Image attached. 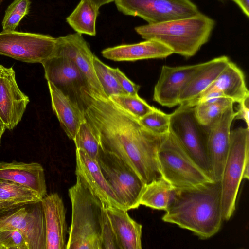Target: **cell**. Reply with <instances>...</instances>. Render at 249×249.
I'll return each mask as SVG.
<instances>
[{
  "mask_svg": "<svg viewBox=\"0 0 249 249\" xmlns=\"http://www.w3.org/2000/svg\"><path fill=\"white\" fill-rule=\"evenodd\" d=\"M68 193L72 213L66 249H101L102 202L77 178Z\"/></svg>",
  "mask_w": 249,
  "mask_h": 249,
  "instance_id": "obj_4",
  "label": "cell"
},
{
  "mask_svg": "<svg viewBox=\"0 0 249 249\" xmlns=\"http://www.w3.org/2000/svg\"><path fill=\"white\" fill-rule=\"evenodd\" d=\"M6 129V128L4 123L0 118V145L1 137Z\"/></svg>",
  "mask_w": 249,
  "mask_h": 249,
  "instance_id": "obj_42",
  "label": "cell"
},
{
  "mask_svg": "<svg viewBox=\"0 0 249 249\" xmlns=\"http://www.w3.org/2000/svg\"><path fill=\"white\" fill-rule=\"evenodd\" d=\"M45 78L77 104L80 89L89 87L84 75L71 59L53 55L41 63Z\"/></svg>",
  "mask_w": 249,
  "mask_h": 249,
  "instance_id": "obj_17",
  "label": "cell"
},
{
  "mask_svg": "<svg viewBox=\"0 0 249 249\" xmlns=\"http://www.w3.org/2000/svg\"><path fill=\"white\" fill-rule=\"evenodd\" d=\"M215 22L199 12L185 18L146 24L135 28L145 40H154L164 44L186 58L195 55L209 40Z\"/></svg>",
  "mask_w": 249,
  "mask_h": 249,
  "instance_id": "obj_3",
  "label": "cell"
},
{
  "mask_svg": "<svg viewBox=\"0 0 249 249\" xmlns=\"http://www.w3.org/2000/svg\"><path fill=\"white\" fill-rule=\"evenodd\" d=\"M121 249H141L142 226L132 219L124 209L105 208Z\"/></svg>",
  "mask_w": 249,
  "mask_h": 249,
  "instance_id": "obj_23",
  "label": "cell"
},
{
  "mask_svg": "<svg viewBox=\"0 0 249 249\" xmlns=\"http://www.w3.org/2000/svg\"><path fill=\"white\" fill-rule=\"evenodd\" d=\"M99 10L88 0H81L73 12L66 18V21L76 33L95 36Z\"/></svg>",
  "mask_w": 249,
  "mask_h": 249,
  "instance_id": "obj_26",
  "label": "cell"
},
{
  "mask_svg": "<svg viewBox=\"0 0 249 249\" xmlns=\"http://www.w3.org/2000/svg\"><path fill=\"white\" fill-rule=\"evenodd\" d=\"M113 70L124 93L131 95H137L140 86L132 82L119 68H113Z\"/></svg>",
  "mask_w": 249,
  "mask_h": 249,
  "instance_id": "obj_36",
  "label": "cell"
},
{
  "mask_svg": "<svg viewBox=\"0 0 249 249\" xmlns=\"http://www.w3.org/2000/svg\"><path fill=\"white\" fill-rule=\"evenodd\" d=\"M101 171L124 208H137L145 184L137 174L115 154L101 147L97 159Z\"/></svg>",
  "mask_w": 249,
  "mask_h": 249,
  "instance_id": "obj_8",
  "label": "cell"
},
{
  "mask_svg": "<svg viewBox=\"0 0 249 249\" xmlns=\"http://www.w3.org/2000/svg\"><path fill=\"white\" fill-rule=\"evenodd\" d=\"M93 66L97 78L108 98L112 95L125 94L111 68L94 55Z\"/></svg>",
  "mask_w": 249,
  "mask_h": 249,
  "instance_id": "obj_29",
  "label": "cell"
},
{
  "mask_svg": "<svg viewBox=\"0 0 249 249\" xmlns=\"http://www.w3.org/2000/svg\"><path fill=\"white\" fill-rule=\"evenodd\" d=\"M76 178L102 202L105 208L114 207L125 210L105 178L96 160L84 150L76 148Z\"/></svg>",
  "mask_w": 249,
  "mask_h": 249,
  "instance_id": "obj_15",
  "label": "cell"
},
{
  "mask_svg": "<svg viewBox=\"0 0 249 249\" xmlns=\"http://www.w3.org/2000/svg\"><path fill=\"white\" fill-rule=\"evenodd\" d=\"M29 102L18 86L12 67L0 65V118L6 129H13L21 121Z\"/></svg>",
  "mask_w": 249,
  "mask_h": 249,
  "instance_id": "obj_16",
  "label": "cell"
},
{
  "mask_svg": "<svg viewBox=\"0 0 249 249\" xmlns=\"http://www.w3.org/2000/svg\"><path fill=\"white\" fill-rule=\"evenodd\" d=\"M230 61L228 57L223 55L205 62L182 91L179 97V104L198 97L213 83Z\"/></svg>",
  "mask_w": 249,
  "mask_h": 249,
  "instance_id": "obj_24",
  "label": "cell"
},
{
  "mask_svg": "<svg viewBox=\"0 0 249 249\" xmlns=\"http://www.w3.org/2000/svg\"><path fill=\"white\" fill-rule=\"evenodd\" d=\"M115 0H88L92 5L99 9L102 6Z\"/></svg>",
  "mask_w": 249,
  "mask_h": 249,
  "instance_id": "obj_40",
  "label": "cell"
},
{
  "mask_svg": "<svg viewBox=\"0 0 249 249\" xmlns=\"http://www.w3.org/2000/svg\"><path fill=\"white\" fill-rule=\"evenodd\" d=\"M30 0H14L8 7L2 21L3 31H13L30 11Z\"/></svg>",
  "mask_w": 249,
  "mask_h": 249,
  "instance_id": "obj_32",
  "label": "cell"
},
{
  "mask_svg": "<svg viewBox=\"0 0 249 249\" xmlns=\"http://www.w3.org/2000/svg\"><path fill=\"white\" fill-rule=\"evenodd\" d=\"M0 178L32 189L42 198L47 195L44 170L39 163L0 162Z\"/></svg>",
  "mask_w": 249,
  "mask_h": 249,
  "instance_id": "obj_20",
  "label": "cell"
},
{
  "mask_svg": "<svg viewBox=\"0 0 249 249\" xmlns=\"http://www.w3.org/2000/svg\"><path fill=\"white\" fill-rule=\"evenodd\" d=\"M179 190L161 177L145 184L140 198V205L166 211Z\"/></svg>",
  "mask_w": 249,
  "mask_h": 249,
  "instance_id": "obj_25",
  "label": "cell"
},
{
  "mask_svg": "<svg viewBox=\"0 0 249 249\" xmlns=\"http://www.w3.org/2000/svg\"><path fill=\"white\" fill-rule=\"evenodd\" d=\"M101 249H121L106 209H104L101 228Z\"/></svg>",
  "mask_w": 249,
  "mask_h": 249,
  "instance_id": "obj_34",
  "label": "cell"
},
{
  "mask_svg": "<svg viewBox=\"0 0 249 249\" xmlns=\"http://www.w3.org/2000/svg\"><path fill=\"white\" fill-rule=\"evenodd\" d=\"M0 249H29V247L18 231L0 230Z\"/></svg>",
  "mask_w": 249,
  "mask_h": 249,
  "instance_id": "obj_35",
  "label": "cell"
},
{
  "mask_svg": "<svg viewBox=\"0 0 249 249\" xmlns=\"http://www.w3.org/2000/svg\"><path fill=\"white\" fill-rule=\"evenodd\" d=\"M41 203L46 230V249H64L66 248L67 227L66 209L57 193L46 195Z\"/></svg>",
  "mask_w": 249,
  "mask_h": 249,
  "instance_id": "obj_18",
  "label": "cell"
},
{
  "mask_svg": "<svg viewBox=\"0 0 249 249\" xmlns=\"http://www.w3.org/2000/svg\"><path fill=\"white\" fill-rule=\"evenodd\" d=\"M249 161V128L239 127L231 131L230 143L220 180L223 220H229L235 203L245 166Z\"/></svg>",
  "mask_w": 249,
  "mask_h": 249,
  "instance_id": "obj_6",
  "label": "cell"
},
{
  "mask_svg": "<svg viewBox=\"0 0 249 249\" xmlns=\"http://www.w3.org/2000/svg\"><path fill=\"white\" fill-rule=\"evenodd\" d=\"M117 9L139 17L148 24L192 17L200 12L191 0H115Z\"/></svg>",
  "mask_w": 249,
  "mask_h": 249,
  "instance_id": "obj_10",
  "label": "cell"
},
{
  "mask_svg": "<svg viewBox=\"0 0 249 249\" xmlns=\"http://www.w3.org/2000/svg\"><path fill=\"white\" fill-rule=\"evenodd\" d=\"M248 98L240 103H238L239 107L236 111V115L235 119H241L243 120L246 124L247 127L249 128V99Z\"/></svg>",
  "mask_w": 249,
  "mask_h": 249,
  "instance_id": "obj_37",
  "label": "cell"
},
{
  "mask_svg": "<svg viewBox=\"0 0 249 249\" xmlns=\"http://www.w3.org/2000/svg\"><path fill=\"white\" fill-rule=\"evenodd\" d=\"M162 219L189 230L201 239L212 237L223 220L220 181L180 190Z\"/></svg>",
  "mask_w": 249,
  "mask_h": 249,
  "instance_id": "obj_2",
  "label": "cell"
},
{
  "mask_svg": "<svg viewBox=\"0 0 249 249\" xmlns=\"http://www.w3.org/2000/svg\"><path fill=\"white\" fill-rule=\"evenodd\" d=\"M47 82L53 110L67 136L73 140L80 124L85 120L84 114L70 97L52 83Z\"/></svg>",
  "mask_w": 249,
  "mask_h": 249,
  "instance_id": "obj_21",
  "label": "cell"
},
{
  "mask_svg": "<svg viewBox=\"0 0 249 249\" xmlns=\"http://www.w3.org/2000/svg\"></svg>",
  "mask_w": 249,
  "mask_h": 249,
  "instance_id": "obj_44",
  "label": "cell"
},
{
  "mask_svg": "<svg viewBox=\"0 0 249 249\" xmlns=\"http://www.w3.org/2000/svg\"><path fill=\"white\" fill-rule=\"evenodd\" d=\"M53 55L65 56L72 60L85 77L89 88L106 96L95 72L94 55L81 34L75 33L57 37Z\"/></svg>",
  "mask_w": 249,
  "mask_h": 249,
  "instance_id": "obj_14",
  "label": "cell"
},
{
  "mask_svg": "<svg viewBox=\"0 0 249 249\" xmlns=\"http://www.w3.org/2000/svg\"><path fill=\"white\" fill-rule=\"evenodd\" d=\"M157 157L162 177L178 190L213 181L195 162L170 130L161 136Z\"/></svg>",
  "mask_w": 249,
  "mask_h": 249,
  "instance_id": "obj_5",
  "label": "cell"
},
{
  "mask_svg": "<svg viewBox=\"0 0 249 249\" xmlns=\"http://www.w3.org/2000/svg\"><path fill=\"white\" fill-rule=\"evenodd\" d=\"M139 120L147 129L160 136L170 130V114H166L155 107Z\"/></svg>",
  "mask_w": 249,
  "mask_h": 249,
  "instance_id": "obj_33",
  "label": "cell"
},
{
  "mask_svg": "<svg viewBox=\"0 0 249 249\" xmlns=\"http://www.w3.org/2000/svg\"><path fill=\"white\" fill-rule=\"evenodd\" d=\"M4 0H0V4Z\"/></svg>",
  "mask_w": 249,
  "mask_h": 249,
  "instance_id": "obj_43",
  "label": "cell"
},
{
  "mask_svg": "<svg viewBox=\"0 0 249 249\" xmlns=\"http://www.w3.org/2000/svg\"><path fill=\"white\" fill-rule=\"evenodd\" d=\"M76 148L84 150L97 160L101 148L99 141L89 123L85 120L80 125L74 140Z\"/></svg>",
  "mask_w": 249,
  "mask_h": 249,
  "instance_id": "obj_30",
  "label": "cell"
},
{
  "mask_svg": "<svg viewBox=\"0 0 249 249\" xmlns=\"http://www.w3.org/2000/svg\"><path fill=\"white\" fill-rule=\"evenodd\" d=\"M57 38L47 35L3 31L0 33V54L26 63L43 62L54 54Z\"/></svg>",
  "mask_w": 249,
  "mask_h": 249,
  "instance_id": "obj_9",
  "label": "cell"
},
{
  "mask_svg": "<svg viewBox=\"0 0 249 249\" xmlns=\"http://www.w3.org/2000/svg\"><path fill=\"white\" fill-rule=\"evenodd\" d=\"M30 207H20L0 217V230H16L29 249H46V230L41 201Z\"/></svg>",
  "mask_w": 249,
  "mask_h": 249,
  "instance_id": "obj_11",
  "label": "cell"
},
{
  "mask_svg": "<svg viewBox=\"0 0 249 249\" xmlns=\"http://www.w3.org/2000/svg\"><path fill=\"white\" fill-rule=\"evenodd\" d=\"M170 130L195 162L212 178L207 149V128L196 120L194 107L179 104L170 114Z\"/></svg>",
  "mask_w": 249,
  "mask_h": 249,
  "instance_id": "obj_7",
  "label": "cell"
},
{
  "mask_svg": "<svg viewBox=\"0 0 249 249\" xmlns=\"http://www.w3.org/2000/svg\"><path fill=\"white\" fill-rule=\"evenodd\" d=\"M205 62L176 67L162 66L154 87L153 101L167 107L179 105L182 91Z\"/></svg>",
  "mask_w": 249,
  "mask_h": 249,
  "instance_id": "obj_13",
  "label": "cell"
},
{
  "mask_svg": "<svg viewBox=\"0 0 249 249\" xmlns=\"http://www.w3.org/2000/svg\"><path fill=\"white\" fill-rule=\"evenodd\" d=\"M234 104L231 100L226 97L211 99L194 107L195 115L200 124L208 127L215 122L229 106Z\"/></svg>",
  "mask_w": 249,
  "mask_h": 249,
  "instance_id": "obj_28",
  "label": "cell"
},
{
  "mask_svg": "<svg viewBox=\"0 0 249 249\" xmlns=\"http://www.w3.org/2000/svg\"><path fill=\"white\" fill-rule=\"evenodd\" d=\"M101 53L105 58L115 61H136L165 58L172 54L173 52L162 43L149 39L107 48L103 50Z\"/></svg>",
  "mask_w": 249,
  "mask_h": 249,
  "instance_id": "obj_19",
  "label": "cell"
},
{
  "mask_svg": "<svg viewBox=\"0 0 249 249\" xmlns=\"http://www.w3.org/2000/svg\"><path fill=\"white\" fill-rule=\"evenodd\" d=\"M109 98L139 119L149 113L154 108V107L149 105L144 99L139 97L138 94L116 95Z\"/></svg>",
  "mask_w": 249,
  "mask_h": 249,
  "instance_id": "obj_31",
  "label": "cell"
},
{
  "mask_svg": "<svg viewBox=\"0 0 249 249\" xmlns=\"http://www.w3.org/2000/svg\"><path fill=\"white\" fill-rule=\"evenodd\" d=\"M249 161L247 162L245 166L243 175V179H249Z\"/></svg>",
  "mask_w": 249,
  "mask_h": 249,
  "instance_id": "obj_41",
  "label": "cell"
},
{
  "mask_svg": "<svg viewBox=\"0 0 249 249\" xmlns=\"http://www.w3.org/2000/svg\"><path fill=\"white\" fill-rule=\"evenodd\" d=\"M211 92L219 93L222 97L230 99L234 103L249 98L244 74L231 60L213 83L198 96Z\"/></svg>",
  "mask_w": 249,
  "mask_h": 249,
  "instance_id": "obj_22",
  "label": "cell"
},
{
  "mask_svg": "<svg viewBox=\"0 0 249 249\" xmlns=\"http://www.w3.org/2000/svg\"><path fill=\"white\" fill-rule=\"evenodd\" d=\"M240 8L242 12L247 17H249V0H231Z\"/></svg>",
  "mask_w": 249,
  "mask_h": 249,
  "instance_id": "obj_39",
  "label": "cell"
},
{
  "mask_svg": "<svg viewBox=\"0 0 249 249\" xmlns=\"http://www.w3.org/2000/svg\"><path fill=\"white\" fill-rule=\"evenodd\" d=\"M233 105L229 106L221 116L207 128V149L214 181L221 180L224 164L228 154L231 127L236 115Z\"/></svg>",
  "mask_w": 249,
  "mask_h": 249,
  "instance_id": "obj_12",
  "label": "cell"
},
{
  "mask_svg": "<svg viewBox=\"0 0 249 249\" xmlns=\"http://www.w3.org/2000/svg\"><path fill=\"white\" fill-rule=\"evenodd\" d=\"M21 206L12 203L0 201V217Z\"/></svg>",
  "mask_w": 249,
  "mask_h": 249,
  "instance_id": "obj_38",
  "label": "cell"
},
{
  "mask_svg": "<svg viewBox=\"0 0 249 249\" xmlns=\"http://www.w3.org/2000/svg\"><path fill=\"white\" fill-rule=\"evenodd\" d=\"M78 105L103 150L123 160L145 184L162 177L157 157L162 136L89 87L80 89Z\"/></svg>",
  "mask_w": 249,
  "mask_h": 249,
  "instance_id": "obj_1",
  "label": "cell"
},
{
  "mask_svg": "<svg viewBox=\"0 0 249 249\" xmlns=\"http://www.w3.org/2000/svg\"><path fill=\"white\" fill-rule=\"evenodd\" d=\"M39 194L28 187L0 178V201L12 203L23 206L40 202Z\"/></svg>",
  "mask_w": 249,
  "mask_h": 249,
  "instance_id": "obj_27",
  "label": "cell"
}]
</instances>
